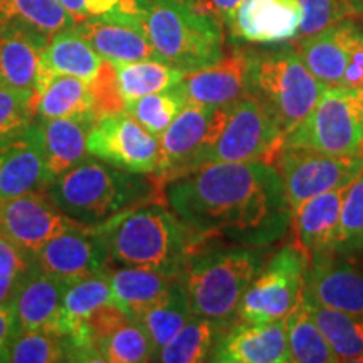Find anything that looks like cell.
<instances>
[{"label":"cell","mask_w":363,"mask_h":363,"mask_svg":"<svg viewBox=\"0 0 363 363\" xmlns=\"http://www.w3.org/2000/svg\"><path fill=\"white\" fill-rule=\"evenodd\" d=\"M76 227L84 225L62 214L44 190L0 199V234L34 259L52 238Z\"/></svg>","instance_id":"13"},{"label":"cell","mask_w":363,"mask_h":363,"mask_svg":"<svg viewBox=\"0 0 363 363\" xmlns=\"http://www.w3.org/2000/svg\"><path fill=\"white\" fill-rule=\"evenodd\" d=\"M362 17H363V12H362Z\"/></svg>","instance_id":"50"},{"label":"cell","mask_w":363,"mask_h":363,"mask_svg":"<svg viewBox=\"0 0 363 363\" xmlns=\"http://www.w3.org/2000/svg\"><path fill=\"white\" fill-rule=\"evenodd\" d=\"M313 76L328 88H342L347 67V44L342 22L311 38L298 39L293 45Z\"/></svg>","instance_id":"27"},{"label":"cell","mask_w":363,"mask_h":363,"mask_svg":"<svg viewBox=\"0 0 363 363\" xmlns=\"http://www.w3.org/2000/svg\"><path fill=\"white\" fill-rule=\"evenodd\" d=\"M116 79L125 101L160 93L180 83L185 71L158 59H143L133 62H116Z\"/></svg>","instance_id":"33"},{"label":"cell","mask_w":363,"mask_h":363,"mask_svg":"<svg viewBox=\"0 0 363 363\" xmlns=\"http://www.w3.org/2000/svg\"><path fill=\"white\" fill-rule=\"evenodd\" d=\"M211 362L219 363H288L286 321L251 323L238 321L224 330Z\"/></svg>","instance_id":"20"},{"label":"cell","mask_w":363,"mask_h":363,"mask_svg":"<svg viewBox=\"0 0 363 363\" xmlns=\"http://www.w3.org/2000/svg\"><path fill=\"white\" fill-rule=\"evenodd\" d=\"M175 281L177 278L143 267L121 266L120 269L110 271L113 301L135 320H142L158 305L169 294Z\"/></svg>","instance_id":"26"},{"label":"cell","mask_w":363,"mask_h":363,"mask_svg":"<svg viewBox=\"0 0 363 363\" xmlns=\"http://www.w3.org/2000/svg\"><path fill=\"white\" fill-rule=\"evenodd\" d=\"M96 230L106 244L111 262L158 271L170 278H179L202 246L172 208L158 201L121 212Z\"/></svg>","instance_id":"2"},{"label":"cell","mask_w":363,"mask_h":363,"mask_svg":"<svg viewBox=\"0 0 363 363\" xmlns=\"http://www.w3.org/2000/svg\"><path fill=\"white\" fill-rule=\"evenodd\" d=\"M49 40L30 27L0 24V86L33 91Z\"/></svg>","instance_id":"23"},{"label":"cell","mask_w":363,"mask_h":363,"mask_svg":"<svg viewBox=\"0 0 363 363\" xmlns=\"http://www.w3.org/2000/svg\"><path fill=\"white\" fill-rule=\"evenodd\" d=\"M160 182L86 157L49 182L44 192L62 214L84 227H98L121 212L158 201Z\"/></svg>","instance_id":"3"},{"label":"cell","mask_w":363,"mask_h":363,"mask_svg":"<svg viewBox=\"0 0 363 363\" xmlns=\"http://www.w3.org/2000/svg\"><path fill=\"white\" fill-rule=\"evenodd\" d=\"M9 362L13 363H57L69 362V343L66 337L33 331L17 335L9 348Z\"/></svg>","instance_id":"38"},{"label":"cell","mask_w":363,"mask_h":363,"mask_svg":"<svg viewBox=\"0 0 363 363\" xmlns=\"http://www.w3.org/2000/svg\"><path fill=\"white\" fill-rule=\"evenodd\" d=\"M240 2H242V0H197L195 6L203 9V11L214 13L217 19L227 24L230 17H233L235 9L239 7Z\"/></svg>","instance_id":"46"},{"label":"cell","mask_w":363,"mask_h":363,"mask_svg":"<svg viewBox=\"0 0 363 363\" xmlns=\"http://www.w3.org/2000/svg\"><path fill=\"white\" fill-rule=\"evenodd\" d=\"M96 120L93 111L56 120H35L43 135L45 167L51 182L88 157V136Z\"/></svg>","instance_id":"24"},{"label":"cell","mask_w":363,"mask_h":363,"mask_svg":"<svg viewBox=\"0 0 363 363\" xmlns=\"http://www.w3.org/2000/svg\"><path fill=\"white\" fill-rule=\"evenodd\" d=\"M190 318H192V310H190L187 294H185L179 278H177L169 294L140 321L148 330L150 337H152L158 350L175 337L177 331L187 323Z\"/></svg>","instance_id":"36"},{"label":"cell","mask_w":363,"mask_h":363,"mask_svg":"<svg viewBox=\"0 0 363 363\" xmlns=\"http://www.w3.org/2000/svg\"><path fill=\"white\" fill-rule=\"evenodd\" d=\"M143 27L167 65L190 72L224 57V33L214 13L185 0H145Z\"/></svg>","instance_id":"5"},{"label":"cell","mask_w":363,"mask_h":363,"mask_svg":"<svg viewBox=\"0 0 363 363\" xmlns=\"http://www.w3.org/2000/svg\"><path fill=\"white\" fill-rule=\"evenodd\" d=\"M252 52L234 49L216 65L185 72L175 86L185 103L207 106H229L249 94Z\"/></svg>","instance_id":"17"},{"label":"cell","mask_w":363,"mask_h":363,"mask_svg":"<svg viewBox=\"0 0 363 363\" xmlns=\"http://www.w3.org/2000/svg\"><path fill=\"white\" fill-rule=\"evenodd\" d=\"M229 106L185 103L169 128L158 136V163L152 175L160 184H165L192 172L197 167L199 157L219 136Z\"/></svg>","instance_id":"10"},{"label":"cell","mask_w":363,"mask_h":363,"mask_svg":"<svg viewBox=\"0 0 363 363\" xmlns=\"http://www.w3.org/2000/svg\"><path fill=\"white\" fill-rule=\"evenodd\" d=\"M267 259V247L202 244L179 276L192 315L222 328L238 323L244 294Z\"/></svg>","instance_id":"4"},{"label":"cell","mask_w":363,"mask_h":363,"mask_svg":"<svg viewBox=\"0 0 363 363\" xmlns=\"http://www.w3.org/2000/svg\"><path fill=\"white\" fill-rule=\"evenodd\" d=\"M303 298L313 320L340 362H363V318L321 305L305 291V286Z\"/></svg>","instance_id":"29"},{"label":"cell","mask_w":363,"mask_h":363,"mask_svg":"<svg viewBox=\"0 0 363 363\" xmlns=\"http://www.w3.org/2000/svg\"><path fill=\"white\" fill-rule=\"evenodd\" d=\"M34 121L33 91L0 86V136Z\"/></svg>","instance_id":"42"},{"label":"cell","mask_w":363,"mask_h":363,"mask_svg":"<svg viewBox=\"0 0 363 363\" xmlns=\"http://www.w3.org/2000/svg\"><path fill=\"white\" fill-rule=\"evenodd\" d=\"M66 283L34 267L12 303L16 337L44 331L61 337L62 291Z\"/></svg>","instance_id":"21"},{"label":"cell","mask_w":363,"mask_h":363,"mask_svg":"<svg viewBox=\"0 0 363 363\" xmlns=\"http://www.w3.org/2000/svg\"><path fill=\"white\" fill-rule=\"evenodd\" d=\"M0 24L30 27L52 38L76 22L59 0H0Z\"/></svg>","instance_id":"34"},{"label":"cell","mask_w":363,"mask_h":363,"mask_svg":"<svg viewBox=\"0 0 363 363\" xmlns=\"http://www.w3.org/2000/svg\"><path fill=\"white\" fill-rule=\"evenodd\" d=\"M34 120H56L91 111L88 83L40 66L33 89Z\"/></svg>","instance_id":"25"},{"label":"cell","mask_w":363,"mask_h":363,"mask_svg":"<svg viewBox=\"0 0 363 363\" xmlns=\"http://www.w3.org/2000/svg\"><path fill=\"white\" fill-rule=\"evenodd\" d=\"M342 30L348 56L342 88L363 89V27L352 21H343Z\"/></svg>","instance_id":"43"},{"label":"cell","mask_w":363,"mask_h":363,"mask_svg":"<svg viewBox=\"0 0 363 363\" xmlns=\"http://www.w3.org/2000/svg\"><path fill=\"white\" fill-rule=\"evenodd\" d=\"M158 150V136L126 111L99 116L88 136V155L131 174L152 175Z\"/></svg>","instance_id":"12"},{"label":"cell","mask_w":363,"mask_h":363,"mask_svg":"<svg viewBox=\"0 0 363 363\" xmlns=\"http://www.w3.org/2000/svg\"><path fill=\"white\" fill-rule=\"evenodd\" d=\"M113 301L110 271L65 286L62 291L61 337H69L83 328L84 321L98 308Z\"/></svg>","instance_id":"31"},{"label":"cell","mask_w":363,"mask_h":363,"mask_svg":"<svg viewBox=\"0 0 363 363\" xmlns=\"http://www.w3.org/2000/svg\"><path fill=\"white\" fill-rule=\"evenodd\" d=\"M272 165L281 174L294 214L310 199L355 180L363 170V155H326L306 148L283 147Z\"/></svg>","instance_id":"11"},{"label":"cell","mask_w":363,"mask_h":363,"mask_svg":"<svg viewBox=\"0 0 363 363\" xmlns=\"http://www.w3.org/2000/svg\"><path fill=\"white\" fill-rule=\"evenodd\" d=\"M104 59L78 30L66 29L52 35L44 48L40 66L57 74L74 76L89 83L96 76Z\"/></svg>","instance_id":"28"},{"label":"cell","mask_w":363,"mask_h":363,"mask_svg":"<svg viewBox=\"0 0 363 363\" xmlns=\"http://www.w3.org/2000/svg\"><path fill=\"white\" fill-rule=\"evenodd\" d=\"M98 362L142 363L152 362L157 348L140 320L130 318L125 325L94 345Z\"/></svg>","instance_id":"35"},{"label":"cell","mask_w":363,"mask_h":363,"mask_svg":"<svg viewBox=\"0 0 363 363\" xmlns=\"http://www.w3.org/2000/svg\"><path fill=\"white\" fill-rule=\"evenodd\" d=\"M350 184L316 195L293 214L294 246L301 249L308 262L335 251L343 199Z\"/></svg>","instance_id":"22"},{"label":"cell","mask_w":363,"mask_h":363,"mask_svg":"<svg viewBox=\"0 0 363 363\" xmlns=\"http://www.w3.org/2000/svg\"><path fill=\"white\" fill-rule=\"evenodd\" d=\"M62 7L71 13L76 24L88 19V12H86V0H59Z\"/></svg>","instance_id":"48"},{"label":"cell","mask_w":363,"mask_h":363,"mask_svg":"<svg viewBox=\"0 0 363 363\" xmlns=\"http://www.w3.org/2000/svg\"><path fill=\"white\" fill-rule=\"evenodd\" d=\"M74 29L93 45L99 56L111 62H133L158 59V54L145 33L143 19L125 13L110 12L88 17Z\"/></svg>","instance_id":"19"},{"label":"cell","mask_w":363,"mask_h":363,"mask_svg":"<svg viewBox=\"0 0 363 363\" xmlns=\"http://www.w3.org/2000/svg\"><path fill=\"white\" fill-rule=\"evenodd\" d=\"M283 147L326 155H363V89L328 88Z\"/></svg>","instance_id":"7"},{"label":"cell","mask_w":363,"mask_h":363,"mask_svg":"<svg viewBox=\"0 0 363 363\" xmlns=\"http://www.w3.org/2000/svg\"><path fill=\"white\" fill-rule=\"evenodd\" d=\"M185 106V99L180 91L175 88L160 91V93L147 94L135 101L126 103V113L133 116L143 128L150 133L160 136L175 120L182 108Z\"/></svg>","instance_id":"37"},{"label":"cell","mask_w":363,"mask_h":363,"mask_svg":"<svg viewBox=\"0 0 363 363\" xmlns=\"http://www.w3.org/2000/svg\"><path fill=\"white\" fill-rule=\"evenodd\" d=\"M298 4L303 9V21L296 39L311 38L340 22L357 17L355 11L345 0H298Z\"/></svg>","instance_id":"40"},{"label":"cell","mask_w":363,"mask_h":363,"mask_svg":"<svg viewBox=\"0 0 363 363\" xmlns=\"http://www.w3.org/2000/svg\"><path fill=\"white\" fill-rule=\"evenodd\" d=\"M305 291L321 305L363 318V249L308 262Z\"/></svg>","instance_id":"14"},{"label":"cell","mask_w":363,"mask_h":363,"mask_svg":"<svg viewBox=\"0 0 363 363\" xmlns=\"http://www.w3.org/2000/svg\"><path fill=\"white\" fill-rule=\"evenodd\" d=\"M306 269V256L294 244L272 254L244 294L238 321L284 320L301 299Z\"/></svg>","instance_id":"9"},{"label":"cell","mask_w":363,"mask_h":363,"mask_svg":"<svg viewBox=\"0 0 363 363\" xmlns=\"http://www.w3.org/2000/svg\"><path fill=\"white\" fill-rule=\"evenodd\" d=\"M224 330L207 318L192 315L170 342L158 348L153 360L163 363L211 362Z\"/></svg>","instance_id":"30"},{"label":"cell","mask_w":363,"mask_h":363,"mask_svg":"<svg viewBox=\"0 0 363 363\" xmlns=\"http://www.w3.org/2000/svg\"><path fill=\"white\" fill-rule=\"evenodd\" d=\"M325 89L293 45L252 52L249 94L262 104L284 136L310 115Z\"/></svg>","instance_id":"6"},{"label":"cell","mask_w":363,"mask_h":363,"mask_svg":"<svg viewBox=\"0 0 363 363\" xmlns=\"http://www.w3.org/2000/svg\"><path fill=\"white\" fill-rule=\"evenodd\" d=\"M106 244L96 227H76L49 240L35 257V267L69 284L108 272Z\"/></svg>","instance_id":"15"},{"label":"cell","mask_w":363,"mask_h":363,"mask_svg":"<svg viewBox=\"0 0 363 363\" xmlns=\"http://www.w3.org/2000/svg\"><path fill=\"white\" fill-rule=\"evenodd\" d=\"M301 21L298 0H242L225 26L244 43L283 44L298 38Z\"/></svg>","instance_id":"18"},{"label":"cell","mask_w":363,"mask_h":363,"mask_svg":"<svg viewBox=\"0 0 363 363\" xmlns=\"http://www.w3.org/2000/svg\"><path fill=\"white\" fill-rule=\"evenodd\" d=\"M288 335L289 362L296 363H338L340 358L331 350L318 325L310 315L305 298L284 318Z\"/></svg>","instance_id":"32"},{"label":"cell","mask_w":363,"mask_h":363,"mask_svg":"<svg viewBox=\"0 0 363 363\" xmlns=\"http://www.w3.org/2000/svg\"><path fill=\"white\" fill-rule=\"evenodd\" d=\"M345 2H347L348 6H352V9L357 13V17L362 16V12H363V0H345Z\"/></svg>","instance_id":"49"},{"label":"cell","mask_w":363,"mask_h":363,"mask_svg":"<svg viewBox=\"0 0 363 363\" xmlns=\"http://www.w3.org/2000/svg\"><path fill=\"white\" fill-rule=\"evenodd\" d=\"M27 276H0V306L12 305Z\"/></svg>","instance_id":"47"},{"label":"cell","mask_w":363,"mask_h":363,"mask_svg":"<svg viewBox=\"0 0 363 363\" xmlns=\"http://www.w3.org/2000/svg\"><path fill=\"white\" fill-rule=\"evenodd\" d=\"M16 338L12 305L0 306V362H9V348Z\"/></svg>","instance_id":"45"},{"label":"cell","mask_w":363,"mask_h":363,"mask_svg":"<svg viewBox=\"0 0 363 363\" xmlns=\"http://www.w3.org/2000/svg\"><path fill=\"white\" fill-rule=\"evenodd\" d=\"M49 182L38 121L0 136V199L39 192Z\"/></svg>","instance_id":"16"},{"label":"cell","mask_w":363,"mask_h":363,"mask_svg":"<svg viewBox=\"0 0 363 363\" xmlns=\"http://www.w3.org/2000/svg\"><path fill=\"white\" fill-rule=\"evenodd\" d=\"M363 249V170L345 194L335 251L350 252Z\"/></svg>","instance_id":"39"},{"label":"cell","mask_w":363,"mask_h":363,"mask_svg":"<svg viewBox=\"0 0 363 363\" xmlns=\"http://www.w3.org/2000/svg\"><path fill=\"white\" fill-rule=\"evenodd\" d=\"M34 267L33 256L0 234V276H27Z\"/></svg>","instance_id":"44"},{"label":"cell","mask_w":363,"mask_h":363,"mask_svg":"<svg viewBox=\"0 0 363 363\" xmlns=\"http://www.w3.org/2000/svg\"><path fill=\"white\" fill-rule=\"evenodd\" d=\"M284 143V133L256 98L246 96L230 104L219 136L199 157L197 167L208 163H274ZM194 169V170H195Z\"/></svg>","instance_id":"8"},{"label":"cell","mask_w":363,"mask_h":363,"mask_svg":"<svg viewBox=\"0 0 363 363\" xmlns=\"http://www.w3.org/2000/svg\"><path fill=\"white\" fill-rule=\"evenodd\" d=\"M163 185L167 206L202 244L269 247L291 227V207L272 163H208Z\"/></svg>","instance_id":"1"},{"label":"cell","mask_w":363,"mask_h":363,"mask_svg":"<svg viewBox=\"0 0 363 363\" xmlns=\"http://www.w3.org/2000/svg\"><path fill=\"white\" fill-rule=\"evenodd\" d=\"M88 89L91 94V111L98 118L126 110V101L118 86L115 62L104 59L96 76L88 83Z\"/></svg>","instance_id":"41"}]
</instances>
